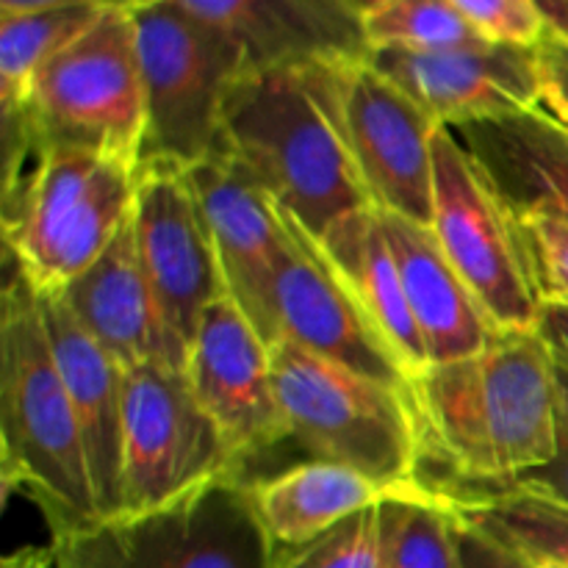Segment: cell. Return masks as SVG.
<instances>
[{
	"label": "cell",
	"mask_w": 568,
	"mask_h": 568,
	"mask_svg": "<svg viewBox=\"0 0 568 568\" xmlns=\"http://www.w3.org/2000/svg\"><path fill=\"white\" fill-rule=\"evenodd\" d=\"M514 220L568 222V125L538 109L449 125Z\"/></svg>",
	"instance_id": "obj_17"
},
{
	"label": "cell",
	"mask_w": 568,
	"mask_h": 568,
	"mask_svg": "<svg viewBox=\"0 0 568 568\" xmlns=\"http://www.w3.org/2000/svg\"><path fill=\"white\" fill-rule=\"evenodd\" d=\"M516 222L538 300L568 305V222L541 214Z\"/></svg>",
	"instance_id": "obj_29"
},
{
	"label": "cell",
	"mask_w": 568,
	"mask_h": 568,
	"mask_svg": "<svg viewBox=\"0 0 568 568\" xmlns=\"http://www.w3.org/2000/svg\"><path fill=\"white\" fill-rule=\"evenodd\" d=\"M78 3H133V0H0V17L11 14H31V11H48L61 9V6H78Z\"/></svg>",
	"instance_id": "obj_35"
},
{
	"label": "cell",
	"mask_w": 568,
	"mask_h": 568,
	"mask_svg": "<svg viewBox=\"0 0 568 568\" xmlns=\"http://www.w3.org/2000/svg\"><path fill=\"white\" fill-rule=\"evenodd\" d=\"M425 458L458 486H499L560 449L558 366L536 331H503L483 353L430 364L414 383Z\"/></svg>",
	"instance_id": "obj_1"
},
{
	"label": "cell",
	"mask_w": 568,
	"mask_h": 568,
	"mask_svg": "<svg viewBox=\"0 0 568 568\" xmlns=\"http://www.w3.org/2000/svg\"><path fill=\"white\" fill-rule=\"evenodd\" d=\"M486 42L538 48L549 33L536 0H449Z\"/></svg>",
	"instance_id": "obj_30"
},
{
	"label": "cell",
	"mask_w": 568,
	"mask_h": 568,
	"mask_svg": "<svg viewBox=\"0 0 568 568\" xmlns=\"http://www.w3.org/2000/svg\"><path fill=\"white\" fill-rule=\"evenodd\" d=\"M59 297L78 325L111 361L120 364L122 372L153 361L172 366L159 308L139 258L133 216L109 250Z\"/></svg>",
	"instance_id": "obj_20"
},
{
	"label": "cell",
	"mask_w": 568,
	"mask_h": 568,
	"mask_svg": "<svg viewBox=\"0 0 568 568\" xmlns=\"http://www.w3.org/2000/svg\"><path fill=\"white\" fill-rule=\"evenodd\" d=\"M0 568H59L55 564L53 544L48 547H20L11 555H6Z\"/></svg>",
	"instance_id": "obj_36"
},
{
	"label": "cell",
	"mask_w": 568,
	"mask_h": 568,
	"mask_svg": "<svg viewBox=\"0 0 568 568\" xmlns=\"http://www.w3.org/2000/svg\"><path fill=\"white\" fill-rule=\"evenodd\" d=\"M544 75V105H568V42L547 33L538 44Z\"/></svg>",
	"instance_id": "obj_33"
},
{
	"label": "cell",
	"mask_w": 568,
	"mask_h": 568,
	"mask_svg": "<svg viewBox=\"0 0 568 568\" xmlns=\"http://www.w3.org/2000/svg\"><path fill=\"white\" fill-rule=\"evenodd\" d=\"M538 568H564V566H552V564H547V566H538Z\"/></svg>",
	"instance_id": "obj_41"
},
{
	"label": "cell",
	"mask_w": 568,
	"mask_h": 568,
	"mask_svg": "<svg viewBox=\"0 0 568 568\" xmlns=\"http://www.w3.org/2000/svg\"><path fill=\"white\" fill-rule=\"evenodd\" d=\"M316 239L353 297L358 300L361 311L369 316L375 331L416 383V377L430 366V358L410 314L381 211L375 205L355 211Z\"/></svg>",
	"instance_id": "obj_22"
},
{
	"label": "cell",
	"mask_w": 568,
	"mask_h": 568,
	"mask_svg": "<svg viewBox=\"0 0 568 568\" xmlns=\"http://www.w3.org/2000/svg\"><path fill=\"white\" fill-rule=\"evenodd\" d=\"M116 6V3H114ZM109 3H78L0 17V109L17 114L39 72L103 17Z\"/></svg>",
	"instance_id": "obj_25"
},
{
	"label": "cell",
	"mask_w": 568,
	"mask_h": 568,
	"mask_svg": "<svg viewBox=\"0 0 568 568\" xmlns=\"http://www.w3.org/2000/svg\"><path fill=\"white\" fill-rule=\"evenodd\" d=\"M381 220L430 364L483 353L503 331L449 264L433 227L386 211Z\"/></svg>",
	"instance_id": "obj_21"
},
{
	"label": "cell",
	"mask_w": 568,
	"mask_h": 568,
	"mask_svg": "<svg viewBox=\"0 0 568 568\" xmlns=\"http://www.w3.org/2000/svg\"><path fill=\"white\" fill-rule=\"evenodd\" d=\"M547 109L552 111V114H558L560 120H564L566 125H568V105H547Z\"/></svg>",
	"instance_id": "obj_40"
},
{
	"label": "cell",
	"mask_w": 568,
	"mask_h": 568,
	"mask_svg": "<svg viewBox=\"0 0 568 568\" xmlns=\"http://www.w3.org/2000/svg\"><path fill=\"white\" fill-rule=\"evenodd\" d=\"M536 3L547 20L549 33L568 42V0H536Z\"/></svg>",
	"instance_id": "obj_37"
},
{
	"label": "cell",
	"mask_w": 568,
	"mask_h": 568,
	"mask_svg": "<svg viewBox=\"0 0 568 568\" xmlns=\"http://www.w3.org/2000/svg\"><path fill=\"white\" fill-rule=\"evenodd\" d=\"M272 366L288 442L308 460L347 466L388 491L425 483V442L410 394L286 338L272 344Z\"/></svg>",
	"instance_id": "obj_5"
},
{
	"label": "cell",
	"mask_w": 568,
	"mask_h": 568,
	"mask_svg": "<svg viewBox=\"0 0 568 568\" xmlns=\"http://www.w3.org/2000/svg\"><path fill=\"white\" fill-rule=\"evenodd\" d=\"M338 3L344 6V9L349 11L353 17H358L361 22L366 20V17H372L375 11L386 9L388 3H394V0H338Z\"/></svg>",
	"instance_id": "obj_38"
},
{
	"label": "cell",
	"mask_w": 568,
	"mask_h": 568,
	"mask_svg": "<svg viewBox=\"0 0 568 568\" xmlns=\"http://www.w3.org/2000/svg\"><path fill=\"white\" fill-rule=\"evenodd\" d=\"M50 544L59 568H275L277 555L244 475L216 477L164 508Z\"/></svg>",
	"instance_id": "obj_8"
},
{
	"label": "cell",
	"mask_w": 568,
	"mask_h": 568,
	"mask_svg": "<svg viewBox=\"0 0 568 568\" xmlns=\"http://www.w3.org/2000/svg\"><path fill=\"white\" fill-rule=\"evenodd\" d=\"M225 475L244 469L194 397L186 372L159 361L128 369L120 516L164 508Z\"/></svg>",
	"instance_id": "obj_10"
},
{
	"label": "cell",
	"mask_w": 568,
	"mask_h": 568,
	"mask_svg": "<svg viewBox=\"0 0 568 568\" xmlns=\"http://www.w3.org/2000/svg\"><path fill=\"white\" fill-rule=\"evenodd\" d=\"M44 322L64 386L70 392L100 521L122 514V436H125V372L75 322L59 294H42Z\"/></svg>",
	"instance_id": "obj_18"
},
{
	"label": "cell",
	"mask_w": 568,
	"mask_h": 568,
	"mask_svg": "<svg viewBox=\"0 0 568 568\" xmlns=\"http://www.w3.org/2000/svg\"><path fill=\"white\" fill-rule=\"evenodd\" d=\"M233 37L253 70L364 59V22L338 0H178Z\"/></svg>",
	"instance_id": "obj_19"
},
{
	"label": "cell",
	"mask_w": 568,
	"mask_h": 568,
	"mask_svg": "<svg viewBox=\"0 0 568 568\" xmlns=\"http://www.w3.org/2000/svg\"><path fill=\"white\" fill-rule=\"evenodd\" d=\"M381 505L338 521L314 541L277 547L275 568H377Z\"/></svg>",
	"instance_id": "obj_28"
},
{
	"label": "cell",
	"mask_w": 568,
	"mask_h": 568,
	"mask_svg": "<svg viewBox=\"0 0 568 568\" xmlns=\"http://www.w3.org/2000/svg\"><path fill=\"white\" fill-rule=\"evenodd\" d=\"M458 510V508H455ZM460 568H538L527 555L458 510Z\"/></svg>",
	"instance_id": "obj_31"
},
{
	"label": "cell",
	"mask_w": 568,
	"mask_h": 568,
	"mask_svg": "<svg viewBox=\"0 0 568 568\" xmlns=\"http://www.w3.org/2000/svg\"><path fill=\"white\" fill-rule=\"evenodd\" d=\"M322 83L372 205L430 225L438 120L366 55L322 64Z\"/></svg>",
	"instance_id": "obj_11"
},
{
	"label": "cell",
	"mask_w": 568,
	"mask_h": 568,
	"mask_svg": "<svg viewBox=\"0 0 568 568\" xmlns=\"http://www.w3.org/2000/svg\"><path fill=\"white\" fill-rule=\"evenodd\" d=\"M499 486L521 488V491L541 494V497L555 499V503L568 505V430L560 425V449L547 466L541 469H532L527 475L514 477L508 483H499Z\"/></svg>",
	"instance_id": "obj_32"
},
{
	"label": "cell",
	"mask_w": 568,
	"mask_h": 568,
	"mask_svg": "<svg viewBox=\"0 0 568 568\" xmlns=\"http://www.w3.org/2000/svg\"><path fill=\"white\" fill-rule=\"evenodd\" d=\"M131 3H116L37 75L6 136L75 144L139 166L148 125Z\"/></svg>",
	"instance_id": "obj_7"
},
{
	"label": "cell",
	"mask_w": 568,
	"mask_h": 568,
	"mask_svg": "<svg viewBox=\"0 0 568 568\" xmlns=\"http://www.w3.org/2000/svg\"><path fill=\"white\" fill-rule=\"evenodd\" d=\"M133 236L159 308L170 364L186 369L203 316L227 297L214 242L186 170L139 166Z\"/></svg>",
	"instance_id": "obj_12"
},
{
	"label": "cell",
	"mask_w": 568,
	"mask_h": 568,
	"mask_svg": "<svg viewBox=\"0 0 568 568\" xmlns=\"http://www.w3.org/2000/svg\"><path fill=\"white\" fill-rule=\"evenodd\" d=\"M369 50H449L486 39L449 0H394L364 20Z\"/></svg>",
	"instance_id": "obj_27"
},
{
	"label": "cell",
	"mask_w": 568,
	"mask_h": 568,
	"mask_svg": "<svg viewBox=\"0 0 568 568\" xmlns=\"http://www.w3.org/2000/svg\"><path fill=\"white\" fill-rule=\"evenodd\" d=\"M532 331L544 342V347L552 355L555 366L568 372V305L541 303L538 320Z\"/></svg>",
	"instance_id": "obj_34"
},
{
	"label": "cell",
	"mask_w": 568,
	"mask_h": 568,
	"mask_svg": "<svg viewBox=\"0 0 568 568\" xmlns=\"http://www.w3.org/2000/svg\"><path fill=\"white\" fill-rule=\"evenodd\" d=\"M148 125L139 166L192 170L220 153L233 87L253 70L233 37L178 0H133Z\"/></svg>",
	"instance_id": "obj_6"
},
{
	"label": "cell",
	"mask_w": 568,
	"mask_h": 568,
	"mask_svg": "<svg viewBox=\"0 0 568 568\" xmlns=\"http://www.w3.org/2000/svg\"><path fill=\"white\" fill-rule=\"evenodd\" d=\"M366 59L444 128L544 105L538 48L494 42L449 50L375 48Z\"/></svg>",
	"instance_id": "obj_16"
},
{
	"label": "cell",
	"mask_w": 568,
	"mask_h": 568,
	"mask_svg": "<svg viewBox=\"0 0 568 568\" xmlns=\"http://www.w3.org/2000/svg\"><path fill=\"white\" fill-rule=\"evenodd\" d=\"M430 488L442 491L460 514L480 521L536 566L568 568V505L510 486L438 483Z\"/></svg>",
	"instance_id": "obj_24"
},
{
	"label": "cell",
	"mask_w": 568,
	"mask_h": 568,
	"mask_svg": "<svg viewBox=\"0 0 568 568\" xmlns=\"http://www.w3.org/2000/svg\"><path fill=\"white\" fill-rule=\"evenodd\" d=\"M377 568H460L455 505L427 483L383 499Z\"/></svg>",
	"instance_id": "obj_26"
},
{
	"label": "cell",
	"mask_w": 568,
	"mask_h": 568,
	"mask_svg": "<svg viewBox=\"0 0 568 568\" xmlns=\"http://www.w3.org/2000/svg\"><path fill=\"white\" fill-rule=\"evenodd\" d=\"M186 175L209 222L227 297L266 342H281L275 305L277 272L286 255L281 205L225 153L211 155Z\"/></svg>",
	"instance_id": "obj_15"
},
{
	"label": "cell",
	"mask_w": 568,
	"mask_h": 568,
	"mask_svg": "<svg viewBox=\"0 0 568 568\" xmlns=\"http://www.w3.org/2000/svg\"><path fill=\"white\" fill-rule=\"evenodd\" d=\"M558 399H560V425L568 430V372L558 369Z\"/></svg>",
	"instance_id": "obj_39"
},
{
	"label": "cell",
	"mask_w": 568,
	"mask_h": 568,
	"mask_svg": "<svg viewBox=\"0 0 568 568\" xmlns=\"http://www.w3.org/2000/svg\"><path fill=\"white\" fill-rule=\"evenodd\" d=\"M139 166L75 144L6 136L3 236L39 294H61L131 222Z\"/></svg>",
	"instance_id": "obj_4"
},
{
	"label": "cell",
	"mask_w": 568,
	"mask_h": 568,
	"mask_svg": "<svg viewBox=\"0 0 568 568\" xmlns=\"http://www.w3.org/2000/svg\"><path fill=\"white\" fill-rule=\"evenodd\" d=\"M281 216L286 227V255L275 288L281 338L414 397V381L361 311L320 239L283 205Z\"/></svg>",
	"instance_id": "obj_13"
},
{
	"label": "cell",
	"mask_w": 568,
	"mask_h": 568,
	"mask_svg": "<svg viewBox=\"0 0 568 568\" xmlns=\"http://www.w3.org/2000/svg\"><path fill=\"white\" fill-rule=\"evenodd\" d=\"M183 372L242 469L288 442L275 388L272 344L231 297L216 300L203 316Z\"/></svg>",
	"instance_id": "obj_14"
},
{
	"label": "cell",
	"mask_w": 568,
	"mask_h": 568,
	"mask_svg": "<svg viewBox=\"0 0 568 568\" xmlns=\"http://www.w3.org/2000/svg\"><path fill=\"white\" fill-rule=\"evenodd\" d=\"M220 153L314 236L372 205L325 94L322 64L244 72L227 98Z\"/></svg>",
	"instance_id": "obj_3"
},
{
	"label": "cell",
	"mask_w": 568,
	"mask_h": 568,
	"mask_svg": "<svg viewBox=\"0 0 568 568\" xmlns=\"http://www.w3.org/2000/svg\"><path fill=\"white\" fill-rule=\"evenodd\" d=\"M0 471L3 491L42 514L50 541L100 525L81 425L55 364L42 294L11 270L0 320Z\"/></svg>",
	"instance_id": "obj_2"
},
{
	"label": "cell",
	"mask_w": 568,
	"mask_h": 568,
	"mask_svg": "<svg viewBox=\"0 0 568 568\" xmlns=\"http://www.w3.org/2000/svg\"><path fill=\"white\" fill-rule=\"evenodd\" d=\"M247 488L255 514L264 521L275 547H300L314 541L338 521L375 508L397 494L347 466L322 460H305L275 477L247 480Z\"/></svg>",
	"instance_id": "obj_23"
},
{
	"label": "cell",
	"mask_w": 568,
	"mask_h": 568,
	"mask_svg": "<svg viewBox=\"0 0 568 568\" xmlns=\"http://www.w3.org/2000/svg\"><path fill=\"white\" fill-rule=\"evenodd\" d=\"M433 233L499 331H532L541 311L519 222L449 128L433 139Z\"/></svg>",
	"instance_id": "obj_9"
}]
</instances>
